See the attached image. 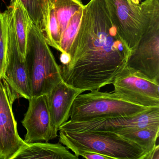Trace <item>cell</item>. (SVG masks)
I'll return each mask as SVG.
<instances>
[{
	"label": "cell",
	"instance_id": "obj_1",
	"mask_svg": "<svg viewBox=\"0 0 159 159\" xmlns=\"http://www.w3.org/2000/svg\"><path fill=\"white\" fill-rule=\"evenodd\" d=\"M131 52L109 0H90L70 47V62L60 66L62 80L84 92L99 90L112 84Z\"/></svg>",
	"mask_w": 159,
	"mask_h": 159
},
{
	"label": "cell",
	"instance_id": "obj_2",
	"mask_svg": "<svg viewBox=\"0 0 159 159\" xmlns=\"http://www.w3.org/2000/svg\"><path fill=\"white\" fill-rule=\"evenodd\" d=\"M26 64L31 97L47 95L63 81L60 66L42 32L31 20L28 29Z\"/></svg>",
	"mask_w": 159,
	"mask_h": 159
},
{
	"label": "cell",
	"instance_id": "obj_3",
	"mask_svg": "<svg viewBox=\"0 0 159 159\" xmlns=\"http://www.w3.org/2000/svg\"><path fill=\"white\" fill-rule=\"evenodd\" d=\"M59 131L60 143L78 157L83 151L93 152L115 159H144L147 155L140 146L113 132Z\"/></svg>",
	"mask_w": 159,
	"mask_h": 159
},
{
	"label": "cell",
	"instance_id": "obj_4",
	"mask_svg": "<svg viewBox=\"0 0 159 159\" xmlns=\"http://www.w3.org/2000/svg\"><path fill=\"white\" fill-rule=\"evenodd\" d=\"M149 108L132 104L120 98L114 92L93 90L78 95L72 105L70 120L85 122L117 117H132Z\"/></svg>",
	"mask_w": 159,
	"mask_h": 159
},
{
	"label": "cell",
	"instance_id": "obj_5",
	"mask_svg": "<svg viewBox=\"0 0 159 159\" xmlns=\"http://www.w3.org/2000/svg\"><path fill=\"white\" fill-rule=\"evenodd\" d=\"M126 67L138 76L159 82V5L152 11L148 26L131 52Z\"/></svg>",
	"mask_w": 159,
	"mask_h": 159
},
{
	"label": "cell",
	"instance_id": "obj_6",
	"mask_svg": "<svg viewBox=\"0 0 159 159\" xmlns=\"http://www.w3.org/2000/svg\"><path fill=\"white\" fill-rule=\"evenodd\" d=\"M122 37L131 52L139 43L148 26L153 9L159 0H145L137 7L126 0H109Z\"/></svg>",
	"mask_w": 159,
	"mask_h": 159
},
{
	"label": "cell",
	"instance_id": "obj_7",
	"mask_svg": "<svg viewBox=\"0 0 159 159\" xmlns=\"http://www.w3.org/2000/svg\"><path fill=\"white\" fill-rule=\"evenodd\" d=\"M19 98L5 78L0 77V159H14L26 143L18 134L13 111Z\"/></svg>",
	"mask_w": 159,
	"mask_h": 159
},
{
	"label": "cell",
	"instance_id": "obj_8",
	"mask_svg": "<svg viewBox=\"0 0 159 159\" xmlns=\"http://www.w3.org/2000/svg\"><path fill=\"white\" fill-rule=\"evenodd\" d=\"M149 126L159 127V107L149 108L132 117H117L85 122L68 120L59 130L74 132L105 131L120 134Z\"/></svg>",
	"mask_w": 159,
	"mask_h": 159
},
{
	"label": "cell",
	"instance_id": "obj_9",
	"mask_svg": "<svg viewBox=\"0 0 159 159\" xmlns=\"http://www.w3.org/2000/svg\"><path fill=\"white\" fill-rule=\"evenodd\" d=\"M112 84L120 98L145 107H159V82L138 76L125 67Z\"/></svg>",
	"mask_w": 159,
	"mask_h": 159
},
{
	"label": "cell",
	"instance_id": "obj_10",
	"mask_svg": "<svg viewBox=\"0 0 159 159\" xmlns=\"http://www.w3.org/2000/svg\"><path fill=\"white\" fill-rule=\"evenodd\" d=\"M8 39L5 70L3 77L19 97H31L28 71L25 59L20 54L15 32L11 8L8 7Z\"/></svg>",
	"mask_w": 159,
	"mask_h": 159
},
{
	"label": "cell",
	"instance_id": "obj_11",
	"mask_svg": "<svg viewBox=\"0 0 159 159\" xmlns=\"http://www.w3.org/2000/svg\"><path fill=\"white\" fill-rule=\"evenodd\" d=\"M22 121L26 130L24 141L26 143L48 142L57 136L58 131L53 125L46 95L31 97Z\"/></svg>",
	"mask_w": 159,
	"mask_h": 159
},
{
	"label": "cell",
	"instance_id": "obj_12",
	"mask_svg": "<svg viewBox=\"0 0 159 159\" xmlns=\"http://www.w3.org/2000/svg\"><path fill=\"white\" fill-rule=\"evenodd\" d=\"M84 92L62 81L46 95L51 120L57 131L68 121L75 98Z\"/></svg>",
	"mask_w": 159,
	"mask_h": 159
},
{
	"label": "cell",
	"instance_id": "obj_13",
	"mask_svg": "<svg viewBox=\"0 0 159 159\" xmlns=\"http://www.w3.org/2000/svg\"><path fill=\"white\" fill-rule=\"evenodd\" d=\"M62 144L48 142L26 143L22 147L14 159H78Z\"/></svg>",
	"mask_w": 159,
	"mask_h": 159
},
{
	"label": "cell",
	"instance_id": "obj_14",
	"mask_svg": "<svg viewBox=\"0 0 159 159\" xmlns=\"http://www.w3.org/2000/svg\"><path fill=\"white\" fill-rule=\"evenodd\" d=\"M9 7L11 11L18 49L21 56L25 59L28 29L30 19L20 0H11Z\"/></svg>",
	"mask_w": 159,
	"mask_h": 159
},
{
	"label": "cell",
	"instance_id": "obj_15",
	"mask_svg": "<svg viewBox=\"0 0 159 159\" xmlns=\"http://www.w3.org/2000/svg\"><path fill=\"white\" fill-rule=\"evenodd\" d=\"M118 134L140 146L147 155L156 145L159 135V127H143Z\"/></svg>",
	"mask_w": 159,
	"mask_h": 159
},
{
	"label": "cell",
	"instance_id": "obj_16",
	"mask_svg": "<svg viewBox=\"0 0 159 159\" xmlns=\"http://www.w3.org/2000/svg\"><path fill=\"white\" fill-rule=\"evenodd\" d=\"M31 22L44 34L48 11V0H20Z\"/></svg>",
	"mask_w": 159,
	"mask_h": 159
},
{
	"label": "cell",
	"instance_id": "obj_17",
	"mask_svg": "<svg viewBox=\"0 0 159 159\" xmlns=\"http://www.w3.org/2000/svg\"><path fill=\"white\" fill-rule=\"evenodd\" d=\"M84 7L76 13L62 35L59 51L61 53H69L70 47L80 28Z\"/></svg>",
	"mask_w": 159,
	"mask_h": 159
},
{
	"label": "cell",
	"instance_id": "obj_18",
	"mask_svg": "<svg viewBox=\"0 0 159 159\" xmlns=\"http://www.w3.org/2000/svg\"><path fill=\"white\" fill-rule=\"evenodd\" d=\"M9 10L0 13V77H3L5 70L7 52L8 21Z\"/></svg>",
	"mask_w": 159,
	"mask_h": 159
},
{
	"label": "cell",
	"instance_id": "obj_19",
	"mask_svg": "<svg viewBox=\"0 0 159 159\" xmlns=\"http://www.w3.org/2000/svg\"><path fill=\"white\" fill-rule=\"evenodd\" d=\"M80 156L87 159H111L108 156L90 151L82 152L79 154Z\"/></svg>",
	"mask_w": 159,
	"mask_h": 159
},
{
	"label": "cell",
	"instance_id": "obj_20",
	"mask_svg": "<svg viewBox=\"0 0 159 159\" xmlns=\"http://www.w3.org/2000/svg\"><path fill=\"white\" fill-rule=\"evenodd\" d=\"M144 159H159V145H156L154 148L146 155Z\"/></svg>",
	"mask_w": 159,
	"mask_h": 159
},
{
	"label": "cell",
	"instance_id": "obj_21",
	"mask_svg": "<svg viewBox=\"0 0 159 159\" xmlns=\"http://www.w3.org/2000/svg\"><path fill=\"white\" fill-rule=\"evenodd\" d=\"M60 60L62 65H67L70 61V55L67 53H61L60 55Z\"/></svg>",
	"mask_w": 159,
	"mask_h": 159
},
{
	"label": "cell",
	"instance_id": "obj_22",
	"mask_svg": "<svg viewBox=\"0 0 159 159\" xmlns=\"http://www.w3.org/2000/svg\"><path fill=\"white\" fill-rule=\"evenodd\" d=\"M126 1L130 6L135 8L139 6L141 0H126Z\"/></svg>",
	"mask_w": 159,
	"mask_h": 159
}]
</instances>
